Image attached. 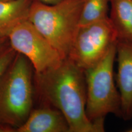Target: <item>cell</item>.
<instances>
[{
    "mask_svg": "<svg viewBox=\"0 0 132 132\" xmlns=\"http://www.w3.org/2000/svg\"><path fill=\"white\" fill-rule=\"evenodd\" d=\"M34 75L41 97L61 112L70 132L105 131L104 122H93L87 118L85 70L73 61L67 57L56 67Z\"/></svg>",
    "mask_w": 132,
    "mask_h": 132,
    "instance_id": "cell-1",
    "label": "cell"
},
{
    "mask_svg": "<svg viewBox=\"0 0 132 132\" xmlns=\"http://www.w3.org/2000/svg\"><path fill=\"white\" fill-rule=\"evenodd\" d=\"M84 0H64L47 4L33 0L28 20L62 58L69 57L80 23Z\"/></svg>",
    "mask_w": 132,
    "mask_h": 132,
    "instance_id": "cell-2",
    "label": "cell"
},
{
    "mask_svg": "<svg viewBox=\"0 0 132 132\" xmlns=\"http://www.w3.org/2000/svg\"><path fill=\"white\" fill-rule=\"evenodd\" d=\"M32 69L28 59L16 53L0 78V123L15 131L32 110Z\"/></svg>",
    "mask_w": 132,
    "mask_h": 132,
    "instance_id": "cell-3",
    "label": "cell"
},
{
    "mask_svg": "<svg viewBox=\"0 0 132 132\" xmlns=\"http://www.w3.org/2000/svg\"><path fill=\"white\" fill-rule=\"evenodd\" d=\"M116 44L95 65L85 70L87 100L86 112L93 122H104L109 114L121 116V99L114 80Z\"/></svg>",
    "mask_w": 132,
    "mask_h": 132,
    "instance_id": "cell-4",
    "label": "cell"
},
{
    "mask_svg": "<svg viewBox=\"0 0 132 132\" xmlns=\"http://www.w3.org/2000/svg\"><path fill=\"white\" fill-rule=\"evenodd\" d=\"M118 40L109 18L81 26L68 57L85 70L100 62Z\"/></svg>",
    "mask_w": 132,
    "mask_h": 132,
    "instance_id": "cell-5",
    "label": "cell"
},
{
    "mask_svg": "<svg viewBox=\"0 0 132 132\" xmlns=\"http://www.w3.org/2000/svg\"><path fill=\"white\" fill-rule=\"evenodd\" d=\"M10 45L29 60L34 73L59 65L63 58L29 20L16 26L8 36Z\"/></svg>",
    "mask_w": 132,
    "mask_h": 132,
    "instance_id": "cell-6",
    "label": "cell"
},
{
    "mask_svg": "<svg viewBox=\"0 0 132 132\" xmlns=\"http://www.w3.org/2000/svg\"><path fill=\"white\" fill-rule=\"evenodd\" d=\"M118 71L117 85L121 99V117L132 118V41L118 40Z\"/></svg>",
    "mask_w": 132,
    "mask_h": 132,
    "instance_id": "cell-7",
    "label": "cell"
},
{
    "mask_svg": "<svg viewBox=\"0 0 132 132\" xmlns=\"http://www.w3.org/2000/svg\"><path fill=\"white\" fill-rule=\"evenodd\" d=\"M15 132H70L65 117L51 106L32 110L26 121Z\"/></svg>",
    "mask_w": 132,
    "mask_h": 132,
    "instance_id": "cell-8",
    "label": "cell"
},
{
    "mask_svg": "<svg viewBox=\"0 0 132 132\" xmlns=\"http://www.w3.org/2000/svg\"><path fill=\"white\" fill-rule=\"evenodd\" d=\"M32 1H0V36L8 38L16 26L28 20Z\"/></svg>",
    "mask_w": 132,
    "mask_h": 132,
    "instance_id": "cell-9",
    "label": "cell"
},
{
    "mask_svg": "<svg viewBox=\"0 0 132 132\" xmlns=\"http://www.w3.org/2000/svg\"><path fill=\"white\" fill-rule=\"evenodd\" d=\"M109 19L118 40L132 41V0H110Z\"/></svg>",
    "mask_w": 132,
    "mask_h": 132,
    "instance_id": "cell-10",
    "label": "cell"
},
{
    "mask_svg": "<svg viewBox=\"0 0 132 132\" xmlns=\"http://www.w3.org/2000/svg\"><path fill=\"white\" fill-rule=\"evenodd\" d=\"M110 0H84L80 26L109 18Z\"/></svg>",
    "mask_w": 132,
    "mask_h": 132,
    "instance_id": "cell-11",
    "label": "cell"
},
{
    "mask_svg": "<svg viewBox=\"0 0 132 132\" xmlns=\"http://www.w3.org/2000/svg\"><path fill=\"white\" fill-rule=\"evenodd\" d=\"M16 52L11 45L0 51V78L15 57Z\"/></svg>",
    "mask_w": 132,
    "mask_h": 132,
    "instance_id": "cell-12",
    "label": "cell"
},
{
    "mask_svg": "<svg viewBox=\"0 0 132 132\" xmlns=\"http://www.w3.org/2000/svg\"><path fill=\"white\" fill-rule=\"evenodd\" d=\"M0 132H15L14 128L0 123Z\"/></svg>",
    "mask_w": 132,
    "mask_h": 132,
    "instance_id": "cell-13",
    "label": "cell"
},
{
    "mask_svg": "<svg viewBox=\"0 0 132 132\" xmlns=\"http://www.w3.org/2000/svg\"><path fill=\"white\" fill-rule=\"evenodd\" d=\"M39 1L47 4H54L61 2L64 0H39Z\"/></svg>",
    "mask_w": 132,
    "mask_h": 132,
    "instance_id": "cell-14",
    "label": "cell"
},
{
    "mask_svg": "<svg viewBox=\"0 0 132 132\" xmlns=\"http://www.w3.org/2000/svg\"><path fill=\"white\" fill-rule=\"evenodd\" d=\"M7 40H8L7 37L0 36V51L4 48L5 44H6Z\"/></svg>",
    "mask_w": 132,
    "mask_h": 132,
    "instance_id": "cell-15",
    "label": "cell"
},
{
    "mask_svg": "<svg viewBox=\"0 0 132 132\" xmlns=\"http://www.w3.org/2000/svg\"><path fill=\"white\" fill-rule=\"evenodd\" d=\"M12 1V0H0V1Z\"/></svg>",
    "mask_w": 132,
    "mask_h": 132,
    "instance_id": "cell-16",
    "label": "cell"
}]
</instances>
